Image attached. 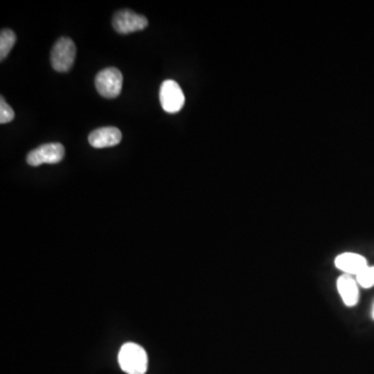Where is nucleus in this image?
Listing matches in <instances>:
<instances>
[{"label": "nucleus", "instance_id": "obj_1", "mask_svg": "<svg viewBox=\"0 0 374 374\" xmlns=\"http://www.w3.org/2000/svg\"><path fill=\"white\" fill-rule=\"evenodd\" d=\"M119 364L127 374H144L148 369V357L140 345L129 342L120 349Z\"/></svg>", "mask_w": 374, "mask_h": 374}, {"label": "nucleus", "instance_id": "obj_2", "mask_svg": "<svg viewBox=\"0 0 374 374\" xmlns=\"http://www.w3.org/2000/svg\"><path fill=\"white\" fill-rule=\"evenodd\" d=\"M76 57V46L70 38L62 37L51 50V66L57 72H67L72 68Z\"/></svg>", "mask_w": 374, "mask_h": 374}, {"label": "nucleus", "instance_id": "obj_3", "mask_svg": "<svg viewBox=\"0 0 374 374\" xmlns=\"http://www.w3.org/2000/svg\"><path fill=\"white\" fill-rule=\"evenodd\" d=\"M95 86L98 93L104 98L113 99L122 92L123 75L117 68H106L100 71L95 78Z\"/></svg>", "mask_w": 374, "mask_h": 374}, {"label": "nucleus", "instance_id": "obj_4", "mask_svg": "<svg viewBox=\"0 0 374 374\" xmlns=\"http://www.w3.org/2000/svg\"><path fill=\"white\" fill-rule=\"evenodd\" d=\"M64 157V148L60 142L42 144L28 155V164L33 166L41 164H55L61 162Z\"/></svg>", "mask_w": 374, "mask_h": 374}, {"label": "nucleus", "instance_id": "obj_5", "mask_svg": "<svg viewBox=\"0 0 374 374\" xmlns=\"http://www.w3.org/2000/svg\"><path fill=\"white\" fill-rule=\"evenodd\" d=\"M159 98L162 108L169 113H176L181 110L186 102L183 91L177 82L171 79L162 82Z\"/></svg>", "mask_w": 374, "mask_h": 374}, {"label": "nucleus", "instance_id": "obj_6", "mask_svg": "<svg viewBox=\"0 0 374 374\" xmlns=\"http://www.w3.org/2000/svg\"><path fill=\"white\" fill-rule=\"evenodd\" d=\"M113 26L122 35L144 30L148 26V19L130 10H122L115 13L113 18Z\"/></svg>", "mask_w": 374, "mask_h": 374}, {"label": "nucleus", "instance_id": "obj_7", "mask_svg": "<svg viewBox=\"0 0 374 374\" xmlns=\"http://www.w3.org/2000/svg\"><path fill=\"white\" fill-rule=\"evenodd\" d=\"M122 140V132L117 127H102L91 132L89 142L94 148L115 147Z\"/></svg>", "mask_w": 374, "mask_h": 374}, {"label": "nucleus", "instance_id": "obj_8", "mask_svg": "<svg viewBox=\"0 0 374 374\" xmlns=\"http://www.w3.org/2000/svg\"><path fill=\"white\" fill-rule=\"evenodd\" d=\"M336 267L346 275L357 276L368 266L366 258L355 253H343L335 260Z\"/></svg>", "mask_w": 374, "mask_h": 374}, {"label": "nucleus", "instance_id": "obj_9", "mask_svg": "<svg viewBox=\"0 0 374 374\" xmlns=\"http://www.w3.org/2000/svg\"><path fill=\"white\" fill-rule=\"evenodd\" d=\"M337 288L341 295L343 302L346 306L353 307L358 304V288L357 280L351 275L341 276L337 280Z\"/></svg>", "mask_w": 374, "mask_h": 374}, {"label": "nucleus", "instance_id": "obj_10", "mask_svg": "<svg viewBox=\"0 0 374 374\" xmlns=\"http://www.w3.org/2000/svg\"><path fill=\"white\" fill-rule=\"evenodd\" d=\"M16 41H17V35L14 31L8 30H2L0 33V60L4 61L8 57L10 51L14 47Z\"/></svg>", "mask_w": 374, "mask_h": 374}, {"label": "nucleus", "instance_id": "obj_11", "mask_svg": "<svg viewBox=\"0 0 374 374\" xmlns=\"http://www.w3.org/2000/svg\"><path fill=\"white\" fill-rule=\"evenodd\" d=\"M358 284L363 288H371L374 286V266H367L356 276Z\"/></svg>", "mask_w": 374, "mask_h": 374}, {"label": "nucleus", "instance_id": "obj_12", "mask_svg": "<svg viewBox=\"0 0 374 374\" xmlns=\"http://www.w3.org/2000/svg\"><path fill=\"white\" fill-rule=\"evenodd\" d=\"M15 118V113L13 108L6 103L4 98H0V123L6 124L13 121Z\"/></svg>", "mask_w": 374, "mask_h": 374}, {"label": "nucleus", "instance_id": "obj_13", "mask_svg": "<svg viewBox=\"0 0 374 374\" xmlns=\"http://www.w3.org/2000/svg\"><path fill=\"white\" fill-rule=\"evenodd\" d=\"M373 319H374V307H373Z\"/></svg>", "mask_w": 374, "mask_h": 374}]
</instances>
